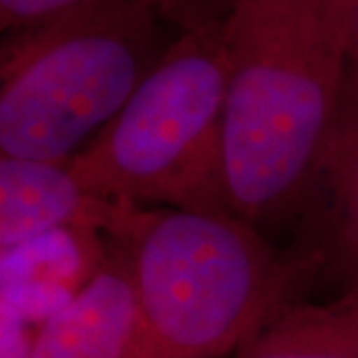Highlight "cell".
<instances>
[{"label": "cell", "mask_w": 358, "mask_h": 358, "mask_svg": "<svg viewBox=\"0 0 358 358\" xmlns=\"http://www.w3.org/2000/svg\"><path fill=\"white\" fill-rule=\"evenodd\" d=\"M223 46L229 201L255 227L313 195L350 62L346 0H231Z\"/></svg>", "instance_id": "cell-1"}, {"label": "cell", "mask_w": 358, "mask_h": 358, "mask_svg": "<svg viewBox=\"0 0 358 358\" xmlns=\"http://www.w3.org/2000/svg\"><path fill=\"white\" fill-rule=\"evenodd\" d=\"M126 251L143 324V358H221L287 307L322 261L285 255L233 213L140 209Z\"/></svg>", "instance_id": "cell-2"}, {"label": "cell", "mask_w": 358, "mask_h": 358, "mask_svg": "<svg viewBox=\"0 0 358 358\" xmlns=\"http://www.w3.org/2000/svg\"><path fill=\"white\" fill-rule=\"evenodd\" d=\"M155 0H100L46 24L4 34L0 152L70 162L128 103L157 60Z\"/></svg>", "instance_id": "cell-3"}, {"label": "cell", "mask_w": 358, "mask_h": 358, "mask_svg": "<svg viewBox=\"0 0 358 358\" xmlns=\"http://www.w3.org/2000/svg\"><path fill=\"white\" fill-rule=\"evenodd\" d=\"M225 96L223 18H207L167 46L120 114L68 162L70 173L103 199L233 213Z\"/></svg>", "instance_id": "cell-4"}, {"label": "cell", "mask_w": 358, "mask_h": 358, "mask_svg": "<svg viewBox=\"0 0 358 358\" xmlns=\"http://www.w3.org/2000/svg\"><path fill=\"white\" fill-rule=\"evenodd\" d=\"M140 205L88 193L68 162L0 157V247L30 241L60 227H88L122 243Z\"/></svg>", "instance_id": "cell-5"}, {"label": "cell", "mask_w": 358, "mask_h": 358, "mask_svg": "<svg viewBox=\"0 0 358 358\" xmlns=\"http://www.w3.org/2000/svg\"><path fill=\"white\" fill-rule=\"evenodd\" d=\"M30 358H143L140 303L122 247L68 307L40 327Z\"/></svg>", "instance_id": "cell-6"}, {"label": "cell", "mask_w": 358, "mask_h": 358, "mask_svg": "<svg viewBox=\"0 0 358 358\" xmlns=\"http://www.w3.org/2000/svg\"><path fill=\"white\" fill-rule=\"evenodd\" d=\"M103 233L60 227L0 253V303L40 329L66 308L108 261Z\"/></svg>", "instance_id": "cell-7"}, {"label": "cell", "mask_w": 358, "mask_h": 358, "mask_svg": "<svg viewBox=\"0 0 358 358\" xmlns=\"http://www.w3.org/2000/svg\"><path fill=\"white\" fill-rule=\"evenodd\" d=\"M329 197V251L346 291H358V66L348 62L341 102L322 145L315 189Z\"/></svg>", "instance_id": "cell-8"}, {"label": "cell", "mask_w": 358, "mask_h": 358, "mask_svg": "<svg viewBox=\"0 0 358 358\" xmlns=\"http://www.w3.org/2000/svg\"><path fill=\"white\" fill-rule=\"evenodd\" d=\"M237 358H358V291L324 305H287Z\"/></svg>", "instance_id": "cell-9"}, {"label": "cell", "mask_w": 358, "mask_h": 358, "mask_svg": "<svg viewBox=\"0 0 358 358\" xmlns=\"http://www.w3.org/2000/svg\"><path fill=\"white\" fill-rule=\"evenodd\" d=\"M94 2L100 0H0V28L4 34L34 28ZM155 2L166 10L167 16H183L185 28L195 26V22L189 18L195 10L192 0H155Z\"/></svg>", "instance_id": "cell-10"}, {"label": "cell", "mask_w": 358, "mask_h": 358, "mask_svg": "<svg viewBox=\"0 0 358 358\" xmlns=\"http://www.w3.org/2000/svg\"><path fill=\"white\" fill-rule=\"evenodd\" d=\"M36 333L16 308L0 303V358H30Z\"/></svg>", "instance_id": "cell-11"}, {"label": "cell", "mask_w": 358, "mask_h": 358, "mask_svg": "<svg viewBox=\"0 0 358 358\" xmlns=\"http://www.w3.org/2000/svg\"><path fill=\"white\" fill-rule=\"evenodd\" d=\"M348 16V54L350 62L358 66V0H346Z\"/></svg>", "instance_id": "cell-12"}, {"label": "cell", "mask_w": 358, "mask_h": 358, "mask_svg": "<svg viewBox=\"0 0 358 358\" xmlns=\"http://www.w3.org/2000/svg\"><path fill=\"white\" fill-rule=\"evenodd\" d=\"M193 4H195V8H197V6H199V4H203V0H192Z\"/></svg>", "instance_id": "cell-13"}]
</instances>
